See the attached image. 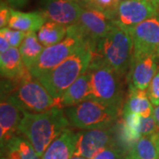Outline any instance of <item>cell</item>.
Here are the masks:
<instances>
[{"mask_svg": "<svg viewBox=\"0 0 159 159\" xmlns=\"http://www.w3.org/2000/svg\"><path fill=\"white\" fill-rule=\"evenodd\" d=\"M69 124L65 111L60 107L41 113L23 111L19 131L27 137L35 152L42 157L50 144L67 128Z\"/></svg>", "mask_w": 159, "mask_h": 159, "instance_id": "6da1fadb", "label": "cell"}, {"mask_svg": "<svg viewBox=\"0 0 159 159\" xmlns=\"http://www.w3.org/2000/svg\"><path fill=\"white\" fill-rule=\"evenodd\" d=\"M92 59L93 54L89 46H82L64 62L36 79L52 97L61 101L66 90L88 71Z\"/></svg>", "mask_w": 159, "mask_h": 159, "instance_id": "7a4b0ae2", "label": "cell"}, {"mask_svg": "<svg viewBox=\"0 0 159 159\" xmlns=\"http://www.w3.org/2000/svg\"><path fill=\"white\" fill-rule=\"evenodd\" d=\"M93 58H99L114 69L120 76L129 71L134 55V43L130 32L115 26L97 43Z\"/></svg>", "mask_w": 159, "mask_h": 159, "instance_id": "3957f363", "label": "cell"}, {"mask_svg": "<svg viewBox=\"0 0 159 159\" xmlns=\"http://www.w3.org/2000/svg\"><path fill=\"white\" fill-rule=\"evenodd\" d=\"M71 125L80 129H105L118 119L119 108L96 99H89L65 111Z\"/></svg>", "mask_w": 159, "mask_h": 159, "instance_id": "277c9868", "label": "cell"}, {"mask_svg": "<svg viewBox=\"0 0 159 159\" xmlns=\"http://www.w3.org/2000/svg\"><path fill=\"white\" fill-rule=\"evenodd\" d=\"M88 70L91 74L92 99L119 108L122 102L121 76L99 58H93Z\"/></svg>", "mask_w": 159, "mask_h": 159, "instance_id": "5b68a950", "label": "cell"}, {"mask_svg": "<svg viewBox=\"0 0 159 159\" xmlns=\"http://www.w3.org/2000/svg\"><path fill=\"white\" fill-rule=\"evenodd\" d=\"M84 45L87 44L74 26H69L65 39L55 45L44 48L37 60L29 69L30 74L34 78H38L42 74L55 68Z\"/></svg>", "mask_w": 159, "mask_h": 159, "instance_id": "8992f818", "label": "cell"}, {"mask_svg": "<svg viewBox=\"0 0 159 159\" xmlns=\"http://www.w3.org/2000/svg\"><path fill=\"white\" fill-rule=\"evenodd\" d=\"M11 97L23 111L32 113L45 112L55 107L62 108L61 101L52 97L44 86L31 74L20 81Z\"/></svg>", "mask_w": 159, "mask_h": 159, "instance_id": "52a82bcc", "label": "cell"}, {"mask_svg": "<svg viewBox=\"0 0 159 159\" xmlns=\"http://www.w3.org/2000/svg\"><path fill=\"white\" fill-rule=\"evenodd\" d=\"M73 26L93 51L97 43L110 33L116 24L102 11L93 8H83L79 20Z\"/></svg>", "mask_w": 159, "mask_h": 159, "instance_id": "ba28073f", "label": "cell"}, {"mask_svg": "<svg viewBox=\"0 0 159 159\" xmlns=\"http://www.w3.org/2000/svg\"><path fill=\"white\" fill-rule=\"evenodd\" d=\"M159 14L157 0H124L119 4L114 22L130 31L138 24Z\"/></svg>", "mask_w": 159, "mask_h": 159, "instance_id": "9c48e42d", "label": "cell"}, {"mask_svg": "<svg viewBox=\"0 0 159 159\" xmlns=\"http://www.w3.org/2000/svg\"><path fill=\"white\" fill-rule=\"evenodd\" d=\"M134 43L133 57L159 56V14L144 20L131 29Z\"/></svg>", "mask_w": 159, "mask_h": 159, "instance_id": "30bf717a", "label": "cell"}, {"mask_svg": "<svg viewBox=\"0 0 159 159\" xmlns=\"http://www.w3.org/2000/svg\"><path fill=\"white\" fill-rule=\"evenodd\" d=\"M83 7L74 0H41L40 11L47 21L72 26L79 20Z\"/></svg>", "mask_w": 159, "mask_h": 159, "instance_id": "8fae6325", "label": "cell"}, {"mask_svg": "<svg viewBox=\"0 0 159 159\" xmlns=\"http://www.w3.org/2000/svg\"><path fill=\"white\" fill-rule=\"evenodd\" d=\"M112 143L108 128L82 131L78 133L74 156L92 159L97 153Z\"/></svg>", "mask_w": 159, "mask_h": 159, "instance_id": "7c38bea8", "label": "cell"}, {"mask_svg": "<svg viewBox=\"0 0 159 159\" xmlns=\"http://www.w3.org/2000/svg\"><path fill=\"white\" fill-rule=\"evenodd\" d=\"M156 56L133 57L127 74L129 89L146 90L151 80L157 73Z\"/></svg>", "mask_w": 159, "mask_h": 159, "instance_id": "4fadbf2b", "label": "cell"}, {"mask_svg": "<svg viewBox=\"0 0 159 159\" xmlns=\"http://www.w3.org/2000/svg\"><path fill=\"white\" fill-rule=\"evenodd\" d=\"M23 117V110L11 97L1 100L0 104V139L1 148L15 136Z\"/></svg>", "mask_w": 159, "mask_h": 159, "instance_id": "5bb4252c", "label": "cell"}, {"mask_svg": "<svg viewBox=\"0 0 159 159\" xmlns=\"http://www.w3.org/2000/svg\"><path fill=\"white\" fill-rule=\"evenodd\" d=\"M78 133L66 128L47 148L42 159H71L74 155Z\"/></svg>", "mask_w": 159, "mask_h": 159, "instance_id": "9a60e30c", "label": "cell"}, {"mask_svg": "<svg viewBox=\"0 0 159 159\" xmlns=\"http://www.w3.org/2000/svg\"><path fill=\"white\" fill-rule=\"evenodd\" d=\"M1 75L10 80H22L30 72L23 64L20 52L18 48L11 47L6 52L0 54Z\"/></svg>", "mask_w": 159, "mask_h": 159, "instance_id": "2e32d148", "label": "cell"}, {"mask_svg": "<svg viewBox=\"0 0 159 159\" xmlns=\"http://www.w3.org/2000/svg\"><path fill=\"white\" fill-rule=\"evenodd\" d=\"M89 99H92L91 74L88 70L63 94L61 97V104L62 107H72Z\"/></svg>", "mask_w": 159, "mask_h": 159, "instance_id": "e0dca14e", "label": "cell"}, {"mask_svg": "<svg viewBox=\"0 0 159 159\" xmlns=\"http://www.w3.org/2000/svg\"><path fill=\"white\" fill-rule=\"evenodd\" d=\"M45 22V18L40 11L22 12L12 9L8 28L25 33L36 32L39 31Z\"/></svg>", "mask_w": 159, "mask_h": 159, "instance_id": "ac0fdd59", "label": "cell"}, {"mask_svg": "<svg viewBox=\"0 0 159 159\" xmlns=\"http://www.w3.org/2000/svg\"><path fill=\"white\" fill-rule=\"evenodd\" d=\"M123 111L141 115L143 118L153 116V104L148 99L147 92L138 89H129V96Z\"/></svg>", "mask_w": 159, "mask_h": 159, "instance_id": "d6986e66", "label": "cell"}, {"mask_svg": "<svg viewBox=\"0 0 159 159\" xmlns=\"http://www.w3.org/2000/svg\"><path fill=\"white\" fill-rule=\"evenodd\" d=\"M130 151L138 159H159V131L141 137Z\"/></svg>", "mask_w": 159, "mask_h": 159, "instance_id": "ffe728a7", "label": "cell"}, {"mask_svg": "<svg viewBox=\"0 0 159 159\" xmlns=\"http://www.w3.org/2000/svg\"><path fill=\"white\" fill-rule=\"evenodd\" d=\"M20 52L23 64L29 69L44 50V47L39 42L35 32H29L26 34L21 45L20 46Z\"/></svg>", "mask_w": 159, "mask_h": 159, "instance_id": "44dd1931", "label": "cell"}, {"mask_svg": "<svg viewBox=\"0 0 159 159\" xmlns=\"http://www.w3.org/2000/svg\"><path fill=\"white\" fill-rule=\"evenodd\" d=\"M67 34V27L54 22L46 21L37 33V37L44 48L55 45L65 39Z\"/></svg>", "mask_w": 159, "mask_h": 159, "instance_id": "7402d4cb", "label": "cell"}, {"mask_svg": "<svg viewBox=\"0 0 159 159\" xmlns=\"http://www.w3.org/2000/svg\"><path fill=\"white\" fill-rule=\"evenodd\" d=\"M10 142L18 148L20 159H42L29 141H26L20 137L14 136Z\"/></svg>", "mask_w": 159, "mask_h": 159, "instance_id": "603a6c76", "label": "cell"}, {"mask_svg": "<svg viewBox=\"0 0 159 159\" xmlns=\"http://www.w3.org/2000/svg\"><path fill=\"white\" fill-rule=\"evenodd\" d=\"M120 2L119 0H95L91 6L87 8H93L102 11L114 21Z\"/></svg>", "mask_w": 159, "mask_h": 159, "instance_id": "cb8c5ba5", "label": "cell"}, {"mask_svg": "<svg viewBox=\"0 0 159 159\" xmlns=\"http://www.w3.org/2000/svg\"><path fill=\"white\" fill-rule=\"evenodd\" d=\"M0 34H3L6 40L8 41L9 44L11 45V47H14V48H18L21 45L23 40L26 36L25 32L20 31V30H15V29H9L7 28H4L1 29L0 30Z\"/></svg>", "mask_w": 159, "mask_h": 159, "instance_id": "d4e9b609", "label": "cell"}, {"mask_svg": "<svg viewBox=\"0 0 159 159\" xmlns=\"http://www.w3.org/2000/svg\"><path fill=\"white\" fill-rule=\"evenodd\" d=\"M124 153L120 148L111 145L103 148L99 153H97L92 159H125Z\"/></svg>", "mask_w": 159, "mask_h": 159, "instance_id": "484cf974", "label": "cell"}, {"mask_svg": "<svg viewBox=\"0 0 159 159\" xmlns=\"http://www.w3.org/2000/svg\"><path fill=\"white\" fill-rule=\"evenodd\" d=\"M147 95L153 106L159 105V70L147 89Z\"/></svg>", "mask_w": 159, "mask_h": 159, "instance_id": "4316f807", "label": "cell"}, {"mask_svg": "<svg viewBox=\"0 0 159 159\" xmlns=\"http://www.w3.org/2000/svg\"><path fill=\"white\" fill-rule=\"evenodd\" d=\"M159 128L157 125V123L154 119L153 116H150L148 118L142 117L141 119V125H140V134L142 136L149 135L158 132Z\"/></svg>", "mask_w": 159, "mask_h": 159, "instance_id": "83f0119b", "label": "cell"}, {"mask_svg": "<svg viewBox=\"0 0 159 159\" xmlns=\"http://www.w3.org/2000/svg\"><path fill=\"white\" fill-rule=\"evenodd\" d=\"M11 6H8L6 3L1 1V6H0V28L4 29L8 27L9 20L11 18Z\"/></svg>", "mask_w": 159, "mask_h": 159, "instance_id": "f1b7e54d", "label": "cell"}, {"mask_svg": "<svg viewBox=\"0 0 159 159\" xmlns=\"http://www.w3.org/2000/svg\"><path fill=\"white\" fill-rule=\"evenodd\" d=\"M11 8H22L26 6L29 0H6Z\"/></svg>", "mask_w": 159, "mask_h": 159, "instance_id": "f546056e", "label": "cell"}, {"mask_svg": "<svg viewBox=\"0 0 159 159\" xmlns=\"http://www.w3.org/2000/svg\"><path fill=\"white\" fill-rule=\"evenodd\" d=\"M10 48H11V45L9 44L8 41L3 34H0V54L6 52Z\"/></svg>", "mask_w": 159, "mask_h": 159, "instance_id": "4dcf8cb0", "label": "cell"}, {"mask_svg": "<svg viewBox=\"0 0 159 159\" xmlns=\"http://www.w3.org/2000/svg\"><path fill=\"white\" fill-rule=\"evenodd\" d=\"M153 117L156 123H157V125L159 128V105L158 106H155L153 111Z\"/></svg>", "mask_w": 159, "mask_h": 159, "instance_id": "1f68e13d", "label": "cell"}, {"mask_svg": "<svg viewBox=\"0 0 159 159\" xmlns=\"http://www.w3.org/2000/svg\"><path fill=\"white\" fill-rule=\"evenodd\" d=\"M95 0H78V3H79L80 6H82L83 8H87V7H89L91 6V4L94 2Z\"/></svg>", "mask_w": 159, "mask_h": 159, "instance_id": "d6a6232c", "label": "cell"}, {"mask_svg": "<svg viewBox=\"0 0 159 159\" xmlns=\"http://www.w3.org/2000/svg\"><path fill=\"white\" fill-rule=\"evenodd\" d=\"M125 159H138V158H137L136 157H135V156H134V155L130 151L128 155H126V156H125Z\"/></svg>", "mask_w": 159, "mask_h": 159, "instance_id": "836d02e7", "label": "cell"}, {"mask_svg": "<svg viewBox=\"0 0 159 159\" xmlns=\"http://www.w3.org/2000/svg\"><path fill=\"white\" fill-rule=\"evenodd\" d=\"M71 159H87L85 157H72Z\"/></svg>", "mask_w": 159, "mask_h": 159, "instance_id": "e575fe53", "label": "cell"}, {"mask_svg": "<svg viewBox=\"0 0 159 159\" xmlns=\"http://www.w3.org/2000/svg\"><path fill=\"white\" fill-rule=\"evenodd\" d=\"M1 159H11V158H9V157H4V158H3V157H2Z\"/></svg>", "mask_w": 159, "mask_h": 159, "instance_id": "d590c367", "label": "cell"}, {"mask_svg": "<svg viewBox=\"0 0 159 159\" xmlns=\"http://www.w3.org/2000/svg\"><path fill=\"white\" fill-rule=\"evenodd\" d=\"M74 1H76V2H78V0H74Z\"/></svg>", "mask_w": 159, "mask_h": 159, "instance_id": "8d00e7d4", "label": "cell"}, {"mask_svg": "<svg viewBox=\"0 0 159 159\" xmlns=\"http://www.w3.org/2000/svg\"><path fill=\"white\" fill-rule=\"evenodd\" d=\"M157 2H158V3H159V0H157Z\"/></svg>", "mask_w": 159, "mask_h": 159, "instance_id": "74e56055", "label": "cell"}, {"mask_svg": "<svg viewBox=\"0 0 159 159\" xmlns=\"http://www.w3.org/2000/svg\"><path fill=\"white\" fill-rule=\"evenodd\" d=\"M119 1H121V0H119ZM122 1H124V0H122Z\"/></svg>", "mask_w": 159, "mask_h": 159, "instance_id": "f35d334b", "label": "cell"}, {"mask_svg": "<svg viewBox=\"0 0 159 159\" xmlns=\"http://www.w3.org/2000/svg\"><path fill=\"white\" fill-rule=\"evenodd\" d=\"M158 57H159V56H158Z\"/></svg>", "mask_w": 159, "mask_h": 159, "instance_id": "ab89813d", "label": "cell"}]
</instances>
